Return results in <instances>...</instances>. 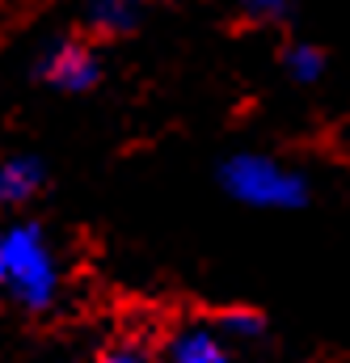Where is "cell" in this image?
<instances>
[{
  "label": "cell",
  "instance_id": "6da1fadb",
  "mask_svg": "<svg viewBox=\"0 0 350 363\" xmlns=\"http://www.w3.org/2000/svg\"><path fill=\"white\" fill-rule=\"evenodd\" d=\"M0 291L26 313H47L60 296V262L47 233L30 220L0 228Z\"/></svg>",
  "mask_w": 350,
  "mask_h": 363
},
{
  "label": "cell",
  "instance_id": "ba28073f",
  "mask_svg": "<svg viewBox=\"0 0 350 363\" xmlns=\"http://www.w3.org/2000/svg\"><path fill=\"white\" fill-rule=\"evenodd\" d=\"M237 13L254 26H278L291 17V0H232Z\"/></svg>",
  "mask_w": 350,
  "mask_h": 363
},
{
  "label": "cell",
  "instance_id": "5b68a950",
  "mask_svg": "<svg viewBox=\"0 0 350 363\" xmlns=\"http://www.w3.org/2000/svg\"><path fill=\"white\" fill-rule=\"evenodd\" d=\"M165 363H228V351L211 330H186L169 342Z\"/></svg>",
  "mask_w": 350,
  "mask_h": 363
},
{
  "label": "cell",
  "instance_id": "9c48e42d",
  "mask_svg": "<svg viewBox=\"0 0 350 363\" xmlns=\"http://www.w3.org/2000/svg\"><path fill=\"white\" fill-rule=\"evenodd\" d=\"M220 334L254 338V334H262V317L254 308H228V313H220Z\"/></svg>",
  "mask_w": 350,
  "mask_h": 363
},
{
  "label": "cell",
  "instance_id": "7a4b0ae2",
  "mask_svg": "<svg viewBox=\"0 0 350 363\" xmlns=\"http://www.w3.org/2000/svg\"><path fill=\"white\" fill-rule=\"evenodd\" d=\"M224 190L245 203V207H262V211H295L308 203V182L300 169L262 157V152H237L220 165Z\"/></svg>",
  "mask_w": 350,
  "mask_h": 363
},
{
  "label": "cell",
  "instance_id": "8fae6325",
  "mask_svg": "<svg viewBox=\"0 0 350 363\" xmlns=\"http://www.w3.org/2000/svg\"><path fill=\"white\" fill-rule=\"evenodd\" d=\"M127 4H135V9H144V4H152V0H127Z\"/></svg>",
  "mask_w": 350,
  "mask_h": 363
},
{
  "label": "cell",
  "instance_id": "30bf717a",
  "mask_svg": "<svg viewBox=\"0 0 350 363\" xmlns=\"http://www.w3.org/2000/svg\"><path fill=\"white\" fill-rule=\"evenodd\" d=\"M85 363H148L144 359V351H135V347H118V351H106V355H93Z\"/></svg>",
  "mask_w": 350,
  "mask_h": 363
},
{
  "label": "cell",
  "instance_id": "277c9868",
  "mask_svg": "<svg viewBox=\"0 0 350 363\" xmlns=\"http://www.w3.org/2000/svg\"><path fill=\"white\" fill-rule=\"evenodd\" d=\"M43 182H47V169L38 157H4L0 161V203L21 207L43 190Z\"/></svg>",
  "mask_w": 350,
  "mask_h": 363
},
{
  "label": "cell",
  "instance_id": "3957f363",
  "mask_svg": "<svg viewBox=\"0 0 350 363\" xmlns=\"http://www.w3.org/2000/svg\"><path fill=\"white\" fill-rule=\"evenodd\" d=\"M38 81L60 93H85L101 81V55L89 38H60L43 51Z\"/></svg>",
  "mask_w": 350,
  "mask_h": 363
},
{
  "label": "cell",
  "instance_id": "52a82bcc",
  "mask_svg": "<svg viewBox=\"0 0 350 363\" xmlns=\"http://www.w3.org/2000/svg\"><path fill=\"white\" fill-rule=\"evenodd\" d=\"M283 72H287L295 85H312V81H321V72H325V51L312 47V43H287V47H283Z\"/></svg>",
  "mask_w": 350,
  "mask_h": 363
},
{
  "label": "cell",
  "instance_id": "8992f818",
  "mask_svg": "<svg viewBox=\"0 0 350 363\" xmlns=\"http://www.w3.org/2000/svg\"><path fill=\"white\" fill-rule=\"evenodd\" d=\"M89 26L97 34H131L140 26V9L127 0H89Z\"/></svg>",
  "mask_w": 350,
  "mask_h": 363
}]
</instances>
